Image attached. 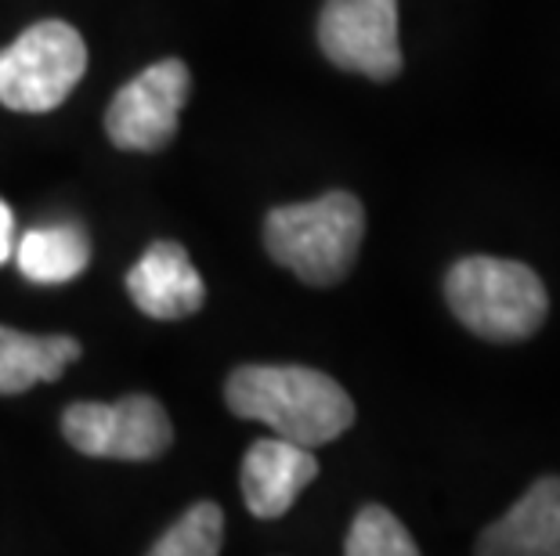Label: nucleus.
<instances>
[{
  "label": "nucleus",
  "mask_w": 560,
  "mask_h": 556,
  "mask_svg": "<svg viewBox=\"0 0 560 556\" xmlns=\"http://www.w3.org/2000/svg\"><path fill=\"white\" fill-rule=\"evenodd\" d=\"M224 401L240 419L265 423L304 448L337 441L354 423L348 390L307 365H243L224 383Z\"/></svg>",
  "instance_id": "nucleus-1"
},
{
  "label": "nucleus",
  "mask_w": 560,
  "mask_h": 556,
  "mask_svg": "<svg viewBox=\"0 0 560 556\" xmlns=\"http://www.w3.org/2000/svg\"><path fill=\"white\" fill-rule=\"evenodd\" d=\"M365 239V210L351 192L276 206L265 217V246L276 264L307 286H337L351 275Z\"/></svg>",
  "instance_id": "nucleus-2"
},
{
  "label": "nucleus",
  "mask_w": 560,
  "mask_h": 556,
  "mask_svg": "<svg viewBox=\"0 0 560 556\" xmlns=\"http://www.w3.org/2000/svg\"><path fill=\"white\" fill-rule=\"evenodd\" d=\"M445 300L474 336L492 343L528 340L550 315L542 279L521 260L503 257L456 260L445 275Z\"/></svg>",
  "instance_id": "nucleus-3"
},
{
  "label": "nucleus",
  "mask_w": 560,
  "mask_h": 556,
  "mask_svg": "<svg viewBox=\"0 0 560 556\" xmlns=\"http://www.w3.org/2000/svg\"><path fill=\"white\" fill-rule=\"evenodd\" d=\"M88 73V44L62 19L33 22L0 47V105L11 113H51Z\"/></svg>",
  "instance_id": "nucleus-4"
},
{
  "label": "nucleus",
  "mask_w": 560,
  "mask_h": 556,
  "mask_svg": "<svg viewBox=\"0 0 560 556\" xmlns=\"http://www.w3.org/2000/svg\"><path fill=\"white\" fill-rule=\"evenodd\" d=\"M62 434L83 456L124 463H149L174 441L171 416L149 394H127L116 405L77 401L62 412Z\"/></svg>",
  "instance_id": "nucleus-5"
},
{
  "label": "nucleus",
  "mask_w": 560,
  "mask_h": 556,
  "mask_svg": "<svg viewBox=\"0 0 560 556\" xmlns=\"http://www.w3.org/2000/svg\"><path fill=\"white\" fill-rule=\"evenodd\" d=\"M318 47L343 73L395 80L405 58L398 44V0H326L318 15Z\"/></svg>",
  "instance_id": "nucleus-6"
},
{
  "label": "nucleus",
  "mask_w": 560,
  "mask_h": 556,
  "mask_svg": "<svg viewBox=\"0 0 560 556\" xmlns=\"http://www.w3.org/2000/svg\"><path fill=\"white\" fill-rule=\"evenodd\" d=\"M188 91V66L182 58H163L116 91L105 113V134L124 152H160L177 134V116L185 109Z\"/></svg>",
  "instance_id": "nucleus-7"
},
{
  "label": "nucleus",
  "mask_w": 560,
  "mask_h": 556,
  "mask_svg": "<svg viewBox=\"0 0 560 556\" xmlns=\"http://www.w3.org/2000/svg\"><path fill=\"white\" fill-rule=\"evenodd\" d=\"M318 477L315 448L293 445L285 437L254 441L243 459V502L260 520H276L293 510L301 492Z\"/></svg>",
  "instance_id": "nucleus-8"
},
{
  "label": "nucleus",
  "mask_w": 560,
  "mask_h": 556,
  "mask_svg": "<svg viewBox=\"0 0 560 556\" xmlns=\"http://www.w3.org/2000/svg\"><path fill=\"white\" fill-rule=\"evenodd\" d=\"M127 293L141 315L160 318V322H177V318L196 315L207 300L199 271L188 260L182 242H152L138 264L127 271Z\"/></svg>",
  "instance_id": "nucleus-9"
},
{
  "label": "nucleus",
  "mask_w": 560,
  "mask_h": 556,
  "mask_svg": "<svg viewBox=\"0 0 560 556\" xmlns=\"http://www.w3.org/2000/svg\"><path fill=\"white\" fill-rule=\"evenodd\" d=\"M481 556H560V477H539L478 539Z\"/></svg>",
  "instance_id": "nucleus-10"
},
{
  "label": "nucleus",
  "mask_w": 560,
  "mask_h": 556,
  "mask_svg": "<svg viewBox=\"0 0 560 556\" xmlns=\"http://www.w3.org/2000/svg\"><path fill=\"white\" fill-rule=\"evenodd\" d=\"M80 358L73 336H30L0 326V394H22L37 383L62 380Z\"/></svg>",
  "instance_id": "nucleus-11"
},
{
  "label": "nucleus",
  "mask_w": 560,
  "mask_h": 556,
  "mask_svg": "<svg viewBox=\"0 0 560 556\" xmlns=\"http://www.w3.org/2000/svg\"><path fill=\"white\" fill-rule=\"evenodd\" d=\"M15 264L37 286H62L83 275L91 264V242L77 224H47L33 228L15 246Z\"/></svg>",
  "instance_id": "nucleus-12"
},
{
  "label": "nucleus",
  "mask_w": 560,
  "mask_h": 556,
  "mask_svg": "<svg viewBox=\"0 0 560 556\" xmlns=\"http://www.w3.org/2000/svg\"><path fill=\"white\" fill-rule=\"evenodd\" d=\"M224 539V513L218 502H196L188 506L185 517L177 524L160 535V542L152 546V556H213L221 553Z\"/></svg>",
  "instance_id": "nucleus-13"
},
{
  "label": "nucleus",
  "mask_w": 560,
  "mask_h": 556,
  "mask_svg": "<svg viewBox=\"0 0 560 556\" xmlns=\"http://www.w3.org/2000/svg\"><path fill=\"white\" fill-rule=\"evenodd\" d=\"M348 556H416L420 546L412 542L401 520L387 510V506H362L359 517L343 542Z\"/></svg>",
  "instance_id": "nucleus-14"
},
{
  "label": "nucleus",
  "mask_w": 560,
  "mask_h": 556,
  "mask_svg": "<svg viewBox=\"0 0 560 556\" xmlns=\"http://www.w3.org/2000/svg\"><path fill=\"white\" fill-rule=\"evenodd\" d=\"M15 253V217H11V206L0 199V264Z\"/></svg>",
  "instance_id": "nucleus-15"
}]
</instances>
